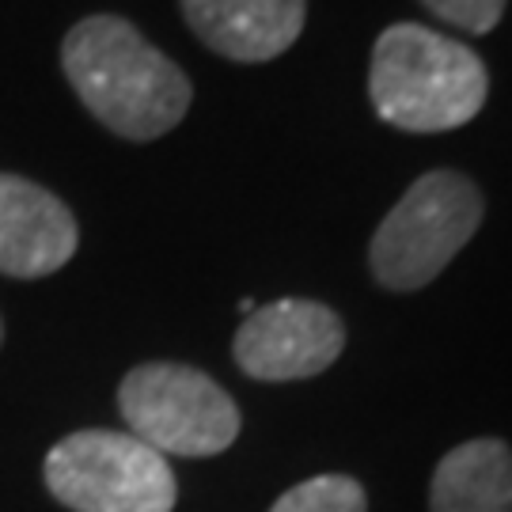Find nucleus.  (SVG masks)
Returning a JSON list of instances; mask_svg holds the SVG:
<instances>
[{
    "instance_id": "obj_1",
    "label": "nucleus",
    "mask_w": 512,
    "mask_h": 512,
    "mask_svg": "<svg viewBox=\"0 0 512 512\" xmlns=\"http://www.w3.org/2000/svg\"><path fill=\"white\" fill-rule=\"evenodd\" d=\"M61 69L95 122L126 141H156L194 103L190 76L129 19L88 16L61 42Z\"/></svg>"
},
{
    "instance_id": "obj_2",
    "label": "nucleus",
    "mask_w": 512,
    "mask_h": 512,
    "mask_svg": "<svg viewBox=\"0 0 512 512\" xmlns=\"http://www.w3.org/2000/svg\"><path fill=\"white\" fill-rule=\"evenodd\" d=\"M490 95L486 61L421 23H395L372 46L368 99L403 133H448L475 122Z\"/></svg>"
},
{
    "instance_id": "obj_3",
    "label": "nucleus",
    "mask_w": 512,
    "mask_h": 512,
    "mask_svg": "<svg viewBox=\"0 0 512 512\" xmlns=\"http://www.w3.org/2000/svg\"><path fill=\"white\" fill-rule=\"evenodd\" d=\"M486 198L463 171H425L391 205L368 243V266L387 293H418L433 285L475 239Z\"/></svg>"
},
{
    "instance_id": "obj_4",
    "label": "nucleus",
    "mask_w": 512,
    "mask_h": 512,
    "mask_svg": "<svg viewBox=\"0 0 512 512\" xmlns=\"http://www.w3.org/2000/svg\"><path fill=\"white\" fill-rule=\"evenodd\" d=\"M129 433L160 456L205 459L228 452L239 437V406L202 368L179 361H145L118 387Z\"/></svg>"
},
{
    "instance_id": "obj_5",
    "label": "nucleus",
    "mask_w": 512,
    "mask_h": 512,
    "mask_svg": "<svg viewBox=\"0 0 512 512\" xmlns=\"http://www.w3.org/2000/svg\"><path fill=\"white\" fill-rule=\"evenodd\" d=\"M42 475L73 512H171L179 501L167 456L114 429H80L57 440Z\"/></svg>"
},
{
    "instance_id": "obj_6",
    "label": "nucleus",
    "mask_w": 512,
    "mask_h": 512,
    "mask_svg": "<svg viewBox=\"0 0 512 512\" xmlns=\"http://www.w3.org/2000/svg\"><path fill=\"white\" fill-rule=\"evenodd\" d=\"M346 349L342 315L319 300H274L255 308L236 330L232 357L258 384H293L327 372Z\"/></svg>"
},
{
    "instance_id": "obj_7",
    "label": "nucleus",
    "mask_w": 512,
    "mask_h": 512,
    "mask_svg": "<svg viewBox=\"0 0 512 512\" xmlns=\"http://www.w3.org/2000/svg\"><path fill=\"white\" fill-rule=\"evenodd\" d=\"M80 247L73 209L46 186L0 171V274L35 281L57 274Z\"/></svg>"
},
{
    "instance_id": "obj_8",
    "label": "nucleus",
    "mask_w": 512,
    "mask_h": 512,
    "mask_svg": "<svg viewBox=\"0 0 512 512\" xmlns=\"http://www.w3.org/2000/svg\"><path fill=\"white\" fill-rule=\"evenodd\" d=\"M179 8L213 54L243 65L293 50L308 19V0H179Z\"/></svg>"
},
{
    "instance_id": "obj_9",
    "label": "nucleus",
    "mask_w": 512,
    "mask_h": 512,
    "mask_svg": "<svg viewBox=\"0 0 512 512\" xmlns=\"http://www.w3.org/2000/svg\"><path fill=\"white\" fill-rule=\"evenodd\" d=\"M429 512H512V448L501 437L448 448L429 478Z\"/></svg>"
},
{
    "instance_id": "obj_10",
    "label": "nucleus",
    "mask_w": 512,
    "mask_h": 512,
    "mask_svg": "<svg viewBox=\"0 0 512 512\" xmlns=\"http://www.w3.org/2000/svg\"><path fill=\"white\" fill-rule=\"evenodd\" d=\"M270 512H368V494L349 475H315L285 490Z\"/></svg>"
},
{
    "instance_id": "obj_11",
    "label": "nucleus",
    "mask_w": 512,
    "mask_h": 512,
    "mask_svg": "<svg viewBox=\"0 0 512 512\" xmlns=\"http://www.w3.org/2000/svg\"><path fill=\"white\" fill-rule=\"evenodd\" d=\"M421 4L437 19L452 23L467 35H490L505 16L509 0H421Z\"/></svg>"
},
{
    "instance_id": "obj_12",
    "label": "nucleus",
    "mask_w": 512,
    "mask_h": 512,
    "mask_svg": "<svg viewBox=\"0 0 512 512\" xmlns=\"http://www.w3.org/2000/svg\"><path fill=\"white\" fill-rule=\"evenodd\" d=\"M0 342H4V323H0Z\"/></svg>"
}]
</instances>
